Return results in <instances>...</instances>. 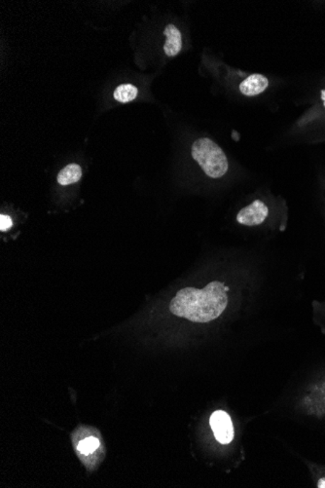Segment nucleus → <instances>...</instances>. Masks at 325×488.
Masks as SVG:
<instances>
[{
    "mask_svg": "<svg viewBox=\"0 0 325 488\" xmlns=\"http://www.w3.org/2000/svg\"><path fill=\"white\" fill-rule=\"evenodd\" d=\"M269 86V80L262 74H252L243 81L240 85V91L246 96H254L263 93Z\"/></svg>",
    "mask_w": 325,
    "mask_h": 488,
    "instance_id": "nucleus-6",
    "label": "nucleus"
},
{
    "mask_svg": "<svg viewBox=\"0 0 325 488\" xmlns=\"http://www.w3.org/2000/svg\"><path fill=\"white\" fill-rule=\"evenodd\" d=\"M91 427H80L72 435L75 453L86 468L93 471L105 458V448L101 442L100 432Z\"/></svg>",
    "mask_w": 325,
    "mask_h": 488,
    "instance_id": "nucleus-3",
    "label": "nucleus"
},
{
    "mask_svg": "<svg viewBox=\"0 0 325 488\" xmlns=\"http://www.w3.org/2000/svg\"><path fill=\"white\" fill-rule=\"evenodd\" d=\"M269 214V209L261 200H256L251 205L241 209L236 216V221L246 226H256L263 223Z\"/></svg>",
    "mask_w": 325,
    "mask_h": 488,
    "instance_id": "nucleus-5",
    "label": "nucleus"
},
{
    "mask_svg": "<svg viewBox=\"0 0 325 488\" xmlns=\"http://www.w3.org/2000/svg\"><path fill=\"white\" fill-rule=\"evenodd\" d=\"M318 487L319 488H325V477L324 479H319L318 482Z\"/></svg>",
    "mask_w": 325,
    "mask_h": 488,
    "instance_id": "nucleus-11",
    "label": "nucleus"
},
{
    "mask_svg": "<svg viewBox=\"0 0 325 488\" xmlns=\"http://www.w3.org/2000/svg\"><path fill=\"white\" fill-rule=\"evenodd\" d=\"M13 226L12 218L9 216H0V231L2 232L9 231Z\"/></svg>",
    "mask_w": 325,
    "mask_h": 488,
    "instance_id": "nucleus-10",
    "label": "nucleus"
},
{
    "mask_svg": "<svg viewBox=\"0 0 325 488\" xmlns=\"http://www.w3.org/2000/svg\"><path fill=\"white\" fill-rule=\"evenodd\" d=\"M228 291V287L217 281L212 282L203 289H182L171 299V312L194 323L212 322L227 307Z\"/></svg>",
    "mask_w": 325,
    "mask_h": 488,
    "instance_id": "nucleus-1",
    "label": "nucleus"
},
{
    "mask_svg": "<svg viewBox=\"0 0 325 488\" xmlns=\"http://www.w3.org/2000/svg\"><path fill=\"white\" fill-rule=\"evenodd\" d=\"M164 35H166V40L164 45V51L166 56L174 57L181 52L182 48V38L181 31L173 25L166 26Z\"/></svg>",
    "mask_w": 325,
    "mask_h": 488,
    "instance_id": "nucleus-7",
    "label": "nucleus"
},
{
    "mask_svg": "<svg viewBox=\"0 0 325 488\" xmlns=\"http://www.w3.org/2000/svg\"><path fill=\"white\" fill-rule=\"evenodd\" d=\"M321 100L324 101V104L325 106V89L321 91Z\"/></svg>",
    "mask_w": 325,
    "mask_h": 488,
    "instance_id": "nucleus-12",
    "label": "nucleus"
},
{
    "mask_svg": "<svg viewBox=\"0 0 325 488\" xmlns=\"http://www.w3.org/2000/svg\"><path fill=\"white\" fill-rule=\"evenodd\" d=\"M192 156L205 174L212 179H219L227 173L229 165L224 151L209 138H202L194 142Z\"/></svg>",
    "mask_w": 325,
    "mask_h": 488,
    "instance_id": "nucleus-2",
    "label": "nucleus"
},
{
    "mask_svg": "<svg viewBox=\"0 0 325 488\" xmlns=\"http://www.w3.org/2000/svg\"><path fill=\"white\" fill-rule=\"evenodd\" d=\"M82 177V170L77 164H69L59 172L58 182L61 185H69L79 182Z\"/></svg>",
    "mask_w": 325,
    "mask_h": 488,
    "instance_id": "nucleus-8",
    "label": "nucleus"
},
{
    "mask_svg": "<svg viewBox=\"0 0 325 488\" xmlns=\"http://www.w3.org/2000/svg\"><path fill=\"white\" fill-rule=\"evenodd\" d=\"M139 90L132 84H122L114 91V99L119 103L126 104L137 98Z\"/></svg>",
    "mask_w": 325,
    "mask_h": 488,
    "instance_id": "nucleus-9",
    "label": "nucleus"
},
{
    "mask_svg": "<svg viewBox=\"0 0 325 488\" xmlns=\"http://www.w3.org/2000/svg\"><path fill=\"white\" fill-rule=\"evenodd\" d=\"M210 424L218 442L222 445H228L232 442L235 432H234L232 420L227 412L223 411L213 412L210 418Z\"/></svg>",
    "mask_w": 325,
    "mask_h": 488,
    "instance_id": "nucleus-4",
    "label": "nucleus"
}]
</instances>
